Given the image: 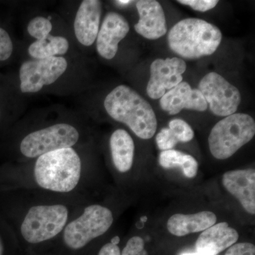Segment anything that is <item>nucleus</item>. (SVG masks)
<instances>
[{
    "mask_svg": "<svg viewBox=\"0 0 255 255\" xmlns=\"http://www.w3.org/2000/svg\"><path fill=\"white\" fill-rule=\"evenodd\" d=\"M30 255H63L60 254V253H56V252L54 251H47L45 252V253H38V254H31Z\"/></svg>",
    "mask_w": 255,
    "mask_h": 255,
    "instance_id": "nucleus-30",
    "label": "nucleus"
},
{
    "mask_svg": "<svg viewBox=\"0 0 255 255\" xmlns=\"http://www.w3.org/2000/svg\"><path fill=\"white\" fill-rule=\"evenodd\" d=\"M69 42L65 37L48 35L43 39L32 43L28 48V54L36 60L46 59L68 52Z\"/></svg>",
    "mask_w": 255,
    "mask_h": 255,
    "instance_id": "nucleus-19",
    "label": "nucleus"
},
{
    "mask_svg": "<svg viewBox=\"0 0 255 255\" xmlns=\"http://www.w3.org/2000/svg\"><path fill=\"white\" fill-rule=\"evenodd\" d=\"M161 108L170 115H176L182 110L205 112L208 108L204 96L198 89L191 88L187 82H182L169 90L160 98Z\"/></svg>",
    "mask_w": 255,
    "mask_h": 255,
    "instance_id": "nucleus-12",
    "label": "nucleus"
},
{
    "mask_svg": "<svg viewBox=\"0 0 255 255\" xmlns=\"http://www.w3.org/2000/svg\"><path fill=\"white\" fill-rule=\"evenodd\" d=\"M12 51V41L9 33L0 28V61L9 59Z\"/></svg>",
    "mask_w": 255,
    "mask_h": 255,
    "instance_id": "nucleus-26",
    "label": "nucleus"
},
{
    "mask_svg": "<svg viewBox=\"0 0 255 255\" xmlns=\"http://www.w3.org/2000/svg\"><path fill=\"white\" fill-rule=\"evenodd\" d=\"M186 69L187 64L182 58L154 60L150 65V78L146 90L147 95L152 100L160 99L167 90L182 82V74Z\"/></svg>",
    "mask_w": 255,
    "mask_h": 255,
    "instance_id": "nucleus-10",
    "label": "nucleus"
},
{
    "mask_svg": "<svg viewBox=\"0 0 255 255\" xmlns=\"http://www.w3.org/2000/svg\"><path fill=\"white\" fill-rule=\"evenodd\" d=\"M223 187L239 201L250 214H255V170L254 169L228 171L223 175Z\"/></svg>",
    "mask_w": 255,
    "mask_h": 255,
    "instance_id": "nucleus-13",
    "label": "nucleus"
},
{
    "mask_svg": "<svg viewBox=\"0 0 255 255\" xmlns=\"http://www.w3.org/2000/svg\"><path fill=\"white\" fill-rule=\"evenodd\" d=\"M81 151L67 147L11 166L0 173V187L92 201L95 169Z\"/></svg>",
    "mask_w": 255,
    "mask_h": 255,
    "instance_id": "nucleus-1",
    "label": "nucleus"
},
{
    "mask_svg": "<svg viewBox=\"0 0 255 255\" xmlns=\"http://www.w3.org/2000/svg\"><path fill=\"white\" fill-rule=\"evenodd\" d=\"M122 255H148L145 250V243L143 239L139 236H133L129 238L124 246Z\"/></svg>",
    "mask_w": 255,
    "mask_h": 255,
    "instance_id": "nucleus-25",
    "label": "nucleus"
},
{
    "mask_svg": "<svg viewBox=\"0 0 255 255\" xmlns=\"http://www.w3.org/2000/svg\"><path fill=\"white\" fill-rule=\"evenodd\" d=\"M239 235L228 223L215 224L201 233L196 242V252L206 255H216L236 244Z\"/></svg>",
    "mask_w": 255,
    "mask_h": 255,
    "instance_id": "nucleus-16",
    "label": "nucleus"
},
{
    "mask_svg": "<svg viewBox=\"0 0 255 255\" xmlns=\"http://www.w3.org/2000/svg\"><path fill=\"white\" fill-rule=\"evenodd\" d=\"M68 68L63 57L26 60L19 70L20 89L23 93H36L46 85L54 83Z\"/></svg>",
    "mask_w": 255,
    "mask_h": 255,
    "instance_id": "nucleus-9",
    "label": "nucleus"
},
{
    "mask_svg": "<svg viewBox=\"0 0 255 255\" xmlns=\"http://www.w3.org/2000/svg\"><path fill=\"white\" fill-rule=\"evenodd\" d=\"M0 255H30L23 251L4 221L0 223Z\"/></svg>",
    "mask_w": 255,
    "mask_h": 255,
    "instance_id": "nucleus-21",
    "label": "nucleus"
},
{
    "mask_svg": "<svg viewBox=\"0 0 255 255\" xmlns=\"http://www.w3.org/2000/svg\"><path fill=\"white\" fill-rule=\"evenodd\" d=\"M129 30V23L122 14L110 12L106 15L96 39L99 54L105 59H113L118 51L119 43Z\"/></svg>",
    "mask_w": 255,
    "mask_h": 255,
    "instance_id": "nucleus-11",
    "label": "nucleus"
},
{
    "mask_svg": "<svg viewBox=\"0 0 255 255\" xmlns=\"http://www.w3.org/2000/svg\"><path fill=\"white\" fill-rule=\"evenodd\" d=\"M53 28L50 21L43 16H37L30 21L28 25V32L36 41L43 39L50 35Z\"/></svg>",
    "mask_w": 255,
    "mask_h": 255,
    "instance_id": "nucleus-22",
    "label": "nucleus"
},
{
    "mask_svg": "<svg viewBox=\"0 0 255 255\" xmlns=\"http://www.w3.org/2000/svg\"><path fill=\"white\" fill-rule=\"evenodd\" d=\"M225 255H255V247L250 243H241L230 247Z\"/></svg>",
    "mask_w": 255,
    "mask_h": 255,
    "instance_id": "nucleus-29",
    "label": "nucleus"
},
{
    "mask_svg": "<svg viewBox=\"0 0 255 255\" xmlns=\"http://www.w3.org/2000/svg\"><path fill=\"white\" fill-rule=\"evenodd\" d=\"M6 191L4 222L29 255L50 251L69 221L89 202L25 189Z\"/></svg>",
    "mask_w": 255,
    "mask_h": 255,
    "instance_id": "nucleus-2",
    "label": "nucleus"
},
{
    "mask_svg": "<svg viewBox=\"0 0 255 255\" xmlns=\"http://www.w3.org/2000/svg\"><path fill=\"white\" fill-rule=\"evenodd\" d=\"M116 2L121 5H127L132 2V1H128V0H119V1H117Z\"/></svg>",
    "mask_w": 255,
    "mask_h": 255,
    "instance_id": "nucleus-31",
    "label": "nucleus"
},
{
    "mask_svg": "<svg viewBox=\"0 0 255 255\" xmlns=\"http://www.w3.org/2000/svg\"><path fill=\"white\" fill-rule=\"evenodd\" d=\"M169 128L173 132L179 142H187L194 138V130L187 122L182 119H175L170 121Z\"/></svg>",
    "mask_w": 255,
    "mask_h": 255,
    "instance_id": "nucleus-23",
    "label": "nucleus"
},
{
    "mask_svg": "<svg viewBox=\"0 0 255 255\" xmlns=\"http://www.w3.org/2000/svg\"><path fill=\"white\" fill-rule=\"evenodd\" d=\"M139 21L134 26L135 31L149 40L158 39L167 33L165 14L155 0H140L136 3Z\"/></svg>",
    "mask_w": 255,
    "mask_h": 255,
    "instance_id": "nucleus-14",
    "label": "nucleus"
},
{
    "mask_svg": "<svg viewBox=\"0 0 255 255\" xmlns=\"http://www.w3.org/2000/svg\"><path fill=\"white\" fill-rule=\"evenodd\" d=\"M182 255H206L201 254V253H185V254H183Z\"/></svg>",
    "mask_w": 255,
    "mask_h": 255,
    "instance_id": "nucleus-32",
    "label": "nucleus"
},
{
    "mask_svg": "<svg viewBox=\"0 0 255 255\" xmlns=\"http://www.w3.org/2000/svg\"><path fill=\"white\" fill-rule=\"evenodd\" d=\"M156 142L159 150L165 151L172 150L179 141L169 128H164L157 133Z\"/></svg>",
    "mask_w": 255,
    "mask_h": 255,
    "instance_id": "nucleus-24",
    "label": "nucleus"
},
{
    "mask_svg": "<svg viewBox=\"0 0 255 255\" xmlns=\"http://www.w3.org/2000/svg\"><path fill=\"white\" fill-rule=\"evenodd\" d=\"M111 159L116 172L127 174L131 170L135 155V144L130 134L119 128L114 130L110 138Z\"/></svg>",
    "mask_w": 255,
    "mask_h": 255,
    "instance_id": "nucleus-17",
    "label": "nucleus"
},
{
    "mask_svg": "<svg viewBox=\"0 0 255 255\" xmlns=\"http://www.w3.org/2000/svg\"><path fill=\"white\" fill-rule=\"evenodd\" d=\"M102 11V1L99 0H84L79 6L74 30L77 39L83 46H92L97 39Z\"/></svg>",
    "mask_w": 255,
    "mask_h": 255,
    "instance_id": "nucleus-15",
    "label": "nucleus"
},
{
    "mask_svg": "<svg viewBox=\"0 0 255 255\" xmlns=\"http://www.w3.org/2000/svg\"><path fill=\"white\" fill-rule=\"evenodd\" d=\"M121 238L119 236H114L110 241L105 243L99 248L96 255H122L119 243Z\"/></svg>",
    "mask_w": 255,
    "mask_h": 255,
    "instance_id": "nucleus-28",
    "label": "nucleus"
},
{
    "mask_svg": "<svg viewBox=\"0 0 255 255\" xmlns=\"http://www.w3.org/2000/svg\"><path fill=\"white\" fill-rule=\"evenodd\" d=\"M82 131L77 126L59 122L26 132L16 145L17 163L26 162L52 152L76 147L82 142Z\"/></svg>",
    "mask_w": 255,
    "mask_h": 255,
    "instance_id": "nucleus-6",
    "label": "nucleus"
},
{
    "mask_svg": "<svg viewBox=\"0 0 255 255\" xmlns=\"http://www.w3.org/2000/svg\"><path fill=\"white\" fill-rule=\"evenodd\" d=\"M159 164L165 169L180 168L187 178L196 177L198 162L194 157L181 151L173 150L162 151L159 157Z\"/></svg>",
    "mask_w": 255,
    "mask_h": 255,
    "instance_id": "nucleus-20",
    "label": "nucleus"
},
{
    "mask_svg": "<svg viewBox=\"0 0 255 255\" xmlns=\"http://www.w3.org/2000/svg\"><path fill=\"white\" fill-rule=\"evenodd\" d=\"M177 2L187 5L196 11L205 12L209 10L214 9L219 3V1L218 0H179Z\"/></svg>",
    "mask_w": 255,
    "mask_h": 255,
    "instance_id": "nucleus-27",
    "label": "nucleus"
},
{
    "mask_svg": "<svg viewBox=\"0 0 255 255\" xmlns=\"http://www.w3.org/2000/svg\"><path fill=\"white\" fill-rule=\"evenodd\" d=\"M114 220L110 207L89 201L69 221L50 251L63 255H90L97 241L110 231Z\"/></svg>",
    "mask_w": 255,
    "mask_h": 255,
    "instance_id": "nucleus-3",
    "label": "nucleus"
},
{
    "mask_svg": "<svg viewBox=\"0 0 255 255\" xmlns=\"http://www.w3.org/2000/svg\"><path fill=\"white\" fill-rule=\"evenodd\" d=\"M170 49L186 59H198L214 54L222 41L217 26L200 18L181 20L169 31Z\"/></svg>",
    "mask_w": 255,
    "mask_h": 255,
    "instance_id": "nucleus-5",
    "label": "nucleus"
},
{
    "mask_svg": "<svg viewBox=\"0 0 255 255\" xmlns=\"http://www.w3.org/2000/svg\"><path fill=\"white\" fill-rule=\"evenodd\" d=\"M255 122L246 114H233L225 117L213 128L209 137L211 155L218 159H226L253 140Z\"/></svg>",
    "mask_w": 255,
    "mask_h": 255,
    "instance_id": "nucleus-7",
    "label": "nucleus"
},
{
    "mask_svg": "<svg viewBox=\"0 0 255 255\" xmlns=\"http://www.w3.org/2000/svg\"><path fill=\"white\" fill-rule=\"evenodd\" d=\"M216 221L217 217L211 211L189 215L177 214L169 218L167 228L171 234L182 237L190 233L205 231L216 224Z\"/></svg>",
    "mask_w": 255,
    "mask_h": 255,
    "instance_id": "nucleus-18",
    "label": "nucleus"
},
{
    "mask_svg": "<svg viewBox=\"0 0 255 255\" xmlns=\"http://www.w3.org/2000/svg\"><path fill=\"white\" fill-rule=\"evenodd\" d=\"M198 90L204 96L211 112L219 117L236 114L241 102V93L237 87L214 72L202 78Z\"/></svg>",
    "mask_w": 255,
    "mask_h": 255,
    "instance_id": "nucleus-8",
    "label": "nucleus"
},
{
    "mask_svg": "<svg viewBox=\"0 0 255 255\" xmlns=\"http://www.w3.org/2000/svg\"><path fill=\"white\" fill-rule=\"evenodd\" d=\"M104 105L111 118L127 125L140 138L147 140L155 135L157 121L153 109L130 87L122 85L114 88Z\"/></svg>",
    "mask_w": 255,
    "mask_h": 255,
    "instance_id": "nucleus-4",
    "label": "nucleus"
}]
</instances>
